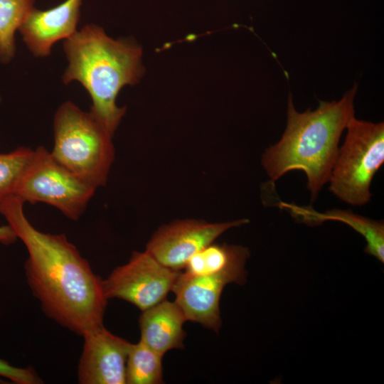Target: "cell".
<instances>
[{
	"instance_id": "4",
	"label": "cell",
	"mask_w": 384,
	"mask_h": 384,
	"mask_svg": "<svg viewBox=\"0 0 384 384\" xmlns=\"http://www.w3.org/2000/svg\"><path fill=\"white\" fill-rule=\"evenodd\" d=\"M53 132V158L95 189L105 186L114 158L112 135L93 114L64 102L55 114Z\"/></svg>"
},
{
	"instance_id": "16",
	"label": "cell",
	"mask_w": 384,
	"mask_h": 384,
	"mask_svg": "<svg viewBox=\"0 0 384 384\" xmlns=\"http://www.w3.org/2000/svg\"><path fill=\"white\" fill-rule=\"evenodd\" d=\"M35 0H0V62L8 63L15 55V32L28 13Z\"/></svg>"
},
{
	"instance_id": "10",
	"label": "cell",
	"mask_w": 384,
	"mask_h": 384,
	"mask_svg": "<svg viewBox=\"0 0 384 384\" xmlns=\"http://www.w3.org/2000/svg\"><path fill=\"white\" fill-rule=\"evenodd\" d=\"M230 283L222 276L191 275L180 272L171 291L186 321L218 332L222 324L220 299L224 287Z\"/></svg>"
},
{
	"instance_id": "17",
	"label": "cell",
	"mask_w": 384,
	"mask_h": 384,
	"mask_svg": "<svg viewBox=\"0 0 384 384\" xmlns=\"http://www.w3.org/2000/svg\"><path fill=\"white\" fill-rule=\"evenodd\" d=\"M33 152L28 147L20 146L9 153L0 154V204L14 194L16 184Z\"/></svg>"
},
{
	"instance_id": "15",
	"label": "cell",
	"mask_w": 384,
	"mask_h": 384,
	"mask_svg": "<svg viewBox=\"0 0 384 384\" xmlns=\"http://www.w3.org/2000/svg\"><path fill=\"white\" fill-rule=\"evenodd\" d=\"M162 358L142 339L131 343L126 363V383H162Z\"/></svg>"
},
{
	"instance_id": "7",
	"label": "cell",
	"mask_w": 384,
	"mask_h": 384,
	"mask_svg": "<svg viewBox=\"0 0 384 384\" xmlns=\"http://www.w3.org/2000/svg\"><path fill=\"white\" fill-rule=\"evenodd\" d=\"M179 272L163 265L146 250L134 252L127 263L102 280L104 294L107 299H120L143 311L166 299Z\"/></svg>"
},
{
	"instance_id": "5",
	"label": "cell",
	"mask_w": 384,
	"mask_h": 384,
	"mask_svg": "<svg viewBox=\"0 0 384 384\" xmlns=\"http://www.w3.org/2000/svg\"><path fill=\"white\" fill-rule=\"evenodd\" d=\"M346 128L329 181V189L348 204L363 206L370 200L373 178L384 162V124L353 116Z\"/></svg>"
},
{
	"instance_id": "2",
	"label": "cell",
	"mask_w": 384,
	"mask_h": 384,
	"mask_svg": "<svg viewBox=\"0 0 384 384\" xmlns=\"http://www.w3.org/2000/svg\"><path fill=\"white\" fill-rule=\"evenodd\" d=\"M356 85L341 100L319 102L314 111L298 112L289 97L287 125L281 139L262 158L267 175L276 181L292 170L303 171L311 200L329 181L338 152L340 137L354 116Z\"/></svg>"
},
{
	"instance_id": "8",
	"label": "cell",
	"mask_w": 384,
	"mask_h": 384,
	"mask_svg": "<svg viewBox=\"0 0 384 384\" xmlns=\"http://www.w3.org/2000/svg\"><path fill=\"white\" fill-rule=\"evenodd\" d=\"M249 222L240 219L223 223L181 220L160 227L146 246V251L163 265L181 271L188 260L225 231Z\"/></svg>"
},
{
	"instance_id": "6",
	"label": "cell",
	"mask_w": 384,
	"mask_h": 384,
	"mask_svg": "<svg viewBox=\"0 0 384 384\" xmlns=\"http://www.w3.org/2000/svg\"><path fill=\"white\" fill-rule=\"evenodd\" d=\"M95 188L57 161L44 146L33 150L14 194L25 203L52 206L73 220L82 215Z\"/></svg>"
},
{
	"instance_id": "12",
	"label": "cell",
	"mask_w": 384,
	"mask_h": 384,
	"mask_svg": "<svg viewBox=\"0 0 384 384\" xmlns=\"http://www.w3.org/2000/svg\"><path fill=\"white\" fill-rule=\"evenodd\" d=\"M139 324L142 339L161 356L175 348H183L186 319L179 306L166 299L142 311Z\"/></svg>"
},
{
	"instance_id": "13",
	"label": "cell",
	"mask_w": 384,
	"mask_h": 384,
	"mask_svg": "<svg viewBox=\"0 0 384 384\" xmlns=\"http://www.w3.org/2000/svg\"><path fill=\"white\" fill-rule=\"evenodd\" d=\"M249 250L242 245L210 243L193 255L184 267L191 275H217L231 283L243 284L246 281L245 262Z\"/></svg>"
},
{
	"instance_id": "18",
	"label": "cell",
	"mask_w": 384,
	"mask_h": 384,
	"mask_svg": "<svg viewBox=\"0 0 384 384\" xmlns=\"http://www.w3.org/2000/svg\"><path fill=\"white\" fill-rule=\"evenodd\" d=\"M0 376L18 384L41 383V380L33 370L14 366L1 358H0Z\"/></svg>"
},
{
	"instance_id": "14",
	"label": "cell",
	"mask_w": 384,
	"mask_h": 384,
	"mask_svg": "<svg viewBox=\"0 0 384 384\" xmlns=\"http://www.w3.org/2000/svg\"><path fill=\"white\" fill-rule=\"evenodd\" d=\"M283 207L289 209L295 217L309 224H319L325 220H338L343 222L358 233L366 240L365 252L375 257L380 262H384V225L376 221L356 215L350 210L334 209L320 213L308 207L303 208L293 204L282 203Z\"/></svg>"
},
{
	"instance_id": "9",
	"label": "cell",
	"mask_w": 384,
	"mask_h": 384,
	"mask_svg": "<svg viewBox=\"0 0 384 384\" xmlns=\"http://www.w3.org/2000/svg\"><path fill=\"white\" fill-rule=\"evenodd\" d=\"M84 344L78 377L82 384H125L126 363L131 343L103 324L82 335Z\"/></svg>"
},
{
	"instance_id": "3",
	"label": "cell",
	"mask_w": 384,
	"mask_h": 384,
	"mask_svg": "<svg viewBox=\"0 0 384 384\" xmlns=\"http://www.w3.org/2000/svg\"><path fill=\"white\" fill-rule=\"evenodd\" d=\"M63 48L69 62L63 82L82 84L92 98L90 112L113 136L126 112V107L117 106L118 93L124 85L138 82L144 73L141 47L114 40L100 26L88 24L65 39Z\"/></svg>"
},
{
	"instance_id": "19",
	"label": "cell",
	"mask_w": 384,
	"mask_h": 384,
	"mask_svg": "<svg viewBox=\"0 0 384 384\" xmlns=\"http://www.w3.org/2000/svg\"><path fill=\"white\" fill-rule=\"evenodd\" d=\"M18 239L15 232L9 225H0V243L9 245Z\"/></svg>"
},
{
	"instance_id": "11",
	"label": "cell",
	"mask_w": 384,
	"mask_h": 384,
	"mask_svg": "<svg viewBox=\"0 0 384 384\" xmlns=\"http://www.w3.org/2000/svg\"><path fill=\"white\" fill-rule=\"evenodd\" d=\"M82 0H65L48 10L33 8L20 27L23 40L37 57L50 55L52 46L76 32Z\"/></svg>"
},
{
	"instance_id": "1",
	"label": "cell",
	"mask_w": 384,
	"mask_h": 384,
	"mask_svg": "<svg viewBox=\"0 0 384 384\" xmlns=\"http://www.w3.org/2000/svg\"><path fill=\"white\" fill-rule=\"evenodd\" d=\"M24 203L11 195L0 204V213L27 249L28 285L50 319L82 336L102 325L107 300L102 279L64 234L37 230L24 213Z\"/></svg>"
}]
</instances>
